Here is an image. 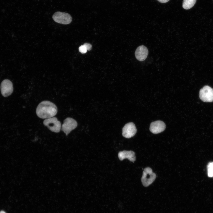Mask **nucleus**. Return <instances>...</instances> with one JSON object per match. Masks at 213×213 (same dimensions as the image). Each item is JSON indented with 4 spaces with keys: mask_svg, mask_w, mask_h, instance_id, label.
I'll list each match as a JSON object with an SVG mask.
<instances>
[{
    "mask_svg": "<svg viewBox=\"0 0 213 213\" xmlns=\"http://www.w3.org/2000/svg\"><path fill=\"white\" fill-rule=\"evenodd\" d=\"M118 156L120 160L121 161L126 158L133 162L135 160V153L132 151L125 150L120 151L118 153Z\"/></svg>",
    "mask_w": 213,
    "mask_h": 213,
    "instance_id": "11",
    "label": "nucleus"
},
{
    "mask_svg": "<svg viewBox=\"0 0 213 213\" xmlns=\"http://www.w3.org/2000/svg\"><path fill=\"white\" fill-rule=\"evenodd\" d=\"M148 52V49L146 46L141 45L136 49L135 52V56L137 60L142 61L147 58Z\"/></svg>",
    "mask_w": 213,
    "mask_h": 213,
    "instance_id": "10",
    "label": "nucleus"
},
{
    "mask_svg": "<svg viewBox=\"0 0 213 213\" xmlns=\"http://www.w3.org/2000/svg\"><path fill=\"white\" fill-rule=\"evenodd\" d=\"M161 3H165L168 2L170 0H157Z\"/></svg>",
    "mask_w": 213,
    "mask_h": 213,
    "instance_id": "17",
    "label": "nucleus"
},
{
    "mask_svg": "<svg viewBox=\"0 0 213 213\" xmlns=\"http://www.w3.org/2000/svg\"><path fill=\"white\" fill-rule=\"evenodd\" d=\"M166 125L163 121L158 120L152 122L150 127V131L154 134L161 133L165 129Z\"/></svg>",
    "mask_w": 213,
    "mask_h": 213,
    "instance_id": "9",
    "label": "nucleus"
},
{
    "mask_svg": "<svg viewBox=\"0 0 213 213\" xmlns=\"http://www.w3.org/2000/svg\"><path fill=\"white\" fill-rule=\"evenodd\" d=\"M0 213H6L3 211H1L0 212Z\"/></svg>",
    "mask_w": 213,
    "mask_h": 213,
    "instance_id": "18",
    "label": "nucleus"
},
{
    "mask_svg": "<svg viewBox=\"0 0 213 213\" xmlns=\"http://www.w3.org/2000/svg\"><path fill=\"white\" fill-rule=\"evenodd\" d=\"M137 132L135 124L133 122L128 123L124 126L122 129V135L127 138H130L134 136Z\"/></svg>",
    "mask_w": 213,
    "mask_h": 213,
    "instance_id": "8",
    "label": "nucleus"
},
{
    "mask_svg": "<svg viewBox=\"0 0 213 213\" xmlns=\"http://www.w3.org/2000/svg\"><path fill=\"white\" fill-rule=\"evenodd\" d=\"M36 112L39 117L47 119L55 116L57 113V108L53 103L48 101H44L38 105Z\"/></svg>",
    "mask_w": 213,
    "mask_h": 213,
    "instance_id": "1",
    "label": "nucleus"
},
{
    "mask_svg": "<svg viewBox=\"0 0 213 213\" xmlns=\"http://www.w3.org/2000/svg\"><path fill=\"white\" fill-rule=\"evenodd\" d=\"M199 97L204 102H213V89L208 85L204 86L200 90Z\"/></svg>",
    "mask_w": 213,
    "mask_h": 213,
    "instance_id": "5",
    "label": "nucleus"
},
{
    "mask_svg": "<svg viewBox=\"0 0 213 213\" xmlns=\"http://www.w3.org/2000/svg\"><path fill=\"white\" fill-rule=\"evenodd\" d=\"M0 89L2 96L5 97L8 96L10 95L13 91L12 83L10 80L5 79L1 82Z\"/></svg>",
    "mask_w": 213,
    "mask_h": 213,
    "instance_id": "7",
    "label": "nucleus"
},
{
    "mask_svg": "<svg viewBox=\"0 0 213 213\" xmlns=\"http://www.w3.org/2000/svg\"><path fill=\"white\" fill-rule=\"evenodd\" d=\"M196 1V0H183L182 7L185 9H189L194 6Z\"/></svg>",
    "mask_w": 213,
    "mask_h": 213,
    "instance_id": "12",
    "label": "nucleus"
},
{
    "mask_svg": "<svg viewBox=\"0 0 213 213\" xmlns=\"http://www.w3.org/2000/svg\"><path fill=\"white\" fill-rule=\"evenodd\" d=\"M208 170H213V162H211L209 163L207 166Z\"/></svg>",
    "mask_w": 213,
    "mask_h": 213,
    "instance_id": "15",
    "label": "nucleus"
},
{
    "mask_svg": "<svg viewBox=\"0 0 213 213\" xmlns=\"http://www.w3.org/2000/svg\"><path fill=\"white\" fill-rule=\"evenodd\" d=\"M52 18L55 22L64 25L70 24L72 20V17L70 14L60 12L55 13L52 16Z\"/></svg>",
    "mask_w": 213,
    "mask_h": 213,
    "instance_id": "4",
    "label": "nucleus"
},
{
    "mask_svg": "<svg viewBox=\"0 0 213 213\" xmlns=\"http://www.w3.org/2000/svg\"><path fill=\"white\" fill-rule=\"evenodd\" d=\"M156 177V174L151 168L146 167L144 169L141 178L142 183L144 186L147 187L154 181Z\"/></svg>",
    "mask_w": 213,
    "mask_h": 213,
    "instance_id": "2",
    "label": "nucleus"
},
{
    "mask_svg": "<svg viewBox=\"0 0 213 213\" xmlns=\"http://www.w3.org/2000/svg\"><path fill=\"white\" fill-rule=\"evenodd\" d=\"M208 175L209 177H213V170H208Z\"/></svg>",
    "mask_w": 213,
    "mask_h": 213,
    "instance_id": "16",
    "label": "nucleus"
},
{
    "mask_svg": "<svg viewBox=\"0 0 213 213\" xmlns=\"http://www.w3.org/2000/svg\"><path fill=\"white\" fill-rule=\"evenodd\" d=\"M43 124L52 132L57 133L59 132L61 130V123L56 117H53L45 119Z\"/></svg>",
    "mask_w": 213,
    "mask_h": 213,
    "instance_id": "3",
    "label": "nucleus"
},
{
    "mask_svg": "<svg viewBox=\"0 0 213 213\" xmlns=\"http://www.w3.org/2000/svg\"><path fill=\"white\" fill-rule=\"evenodd\" d=\"M77 125V122L75 120L71 117H67L64 120L62 125L61 130L66 135H67L72 130L76 128Z\"/></svg>",
    "mask_w": 213,
    "mask_h": 213,
    "instance_id": "6",
    "label": "nucleus"
},
{
    "mask_svg": "<svg viewBox=\"0 0 213 213\" xmlns=\"http://www.w3.org/2000/svg\"><path fill=\"white\" fill-rule=\"evenodd\" d=\"M83 45L86 47L87 50L90 51L92 48V45L91 44L88 43H85Z\"/></svg>",
    "mask_w": 213,
    "mask_h": 213,
    "instance_id": "14",
    "label": "nucleus"
},
{
    "mask_svg": "<svg viewBox=\"0 0 213 213\" xmlns=\"http://www.w3.org/2000/svg\"><path fill=\"white\" fill-rule=\"evenodd\" d=\"M87 51L86 47L83 45L81 46L79 48V51L82 54L85 53Z\"/></svg>",
    "mask_w": 213,
    "mask_h": 213,
    "instance_id": "13",
    "label": "nucleus"
}]
</instances>
